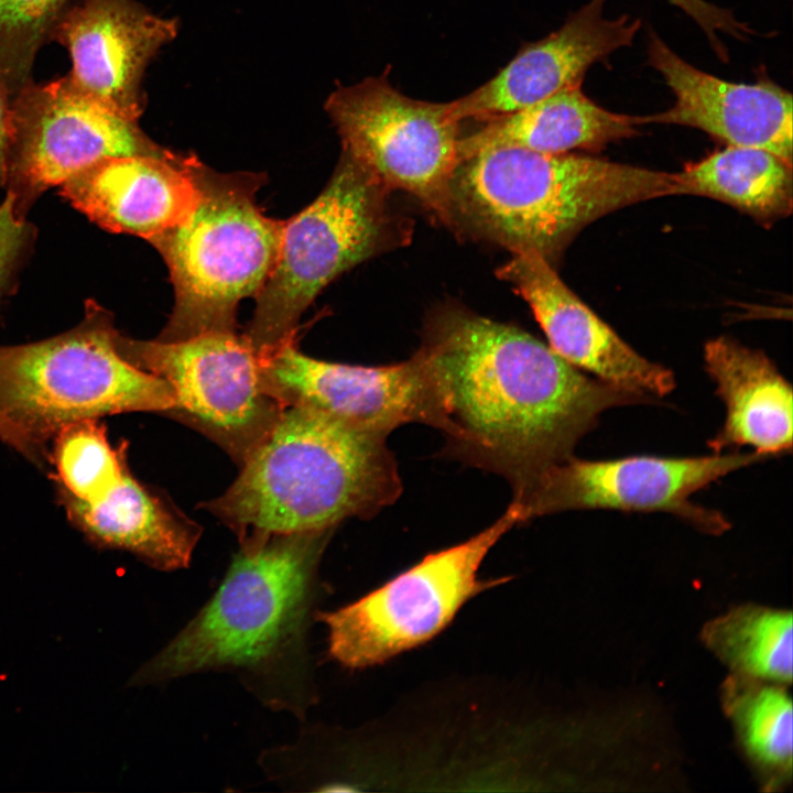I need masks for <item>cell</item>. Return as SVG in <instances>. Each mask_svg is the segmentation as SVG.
<instances>
[{"mask_svg":"<svg viewBox=\"0 0 793 793\" xmlns=\"http://www.w3.org/2000/svg\"><path fill=\"white\" fill-rule=\"evenodd\" d=\"M415 355L437 394L444 452L504 477L513 497L572 457L605 411L654 401L587 377L521 328L463 308L433 315Z\"/></svg>","mask_w":793,"mask_h":793,"instance_id":"1","label":"cell"},{"mask_svg":"<svg viewBox=\"0 0 793 793\" xmlns=\"http://www.w3.org/2000/svg\"><path fill=\"white\" fill-rule=\"evenodd\" d=\"M334 530L240 543L209 599L131 684L226 673L262 706L305 721L318 699L311 630L324 594L319 564Z\"/></svg>","mask_w":793,"mask_h":793,"instance_id":"2","label":"cell"},{"mask_svg":"<svg viewBox=\"0 0 793 793\" xmlns=\"http://www.w3.org/2000/svg\"><path fill=\"white\" fill-rule=\"evenodd\" d=\"M387 437L311 409L284 408L232 485L203 507L239 543L371 518L402 491Z\"/></svg>","mask_w":793,"mask_h":793,"instance_id":"3","label":"cell"},{"mask_svg":"<svg viewBox=\"0 0 793 793\" xmlns=\"http://www.w3.org/2000/svg\"><path fill=\"white\" fill-rule=\"evenodd\" d=\"M456 228L467 225L514 253L553 264L587 225L640 202L675 195V173L575 153L499 146L457 165Z\"/></svg>","mask_w":793,"mask_h":793,"instance_id":"4","label":"cell"},{"mask_svg":"<svg viewBox=\"0 0 793 793\" xmlns=\"http://www.w3.org/2000/svg\"><path fill=\"white\" fill-rule=\"evenodd\" d=\"M200 198L191 216L153 239L175 291L170 319L156 338L183 340L236 330L238 303L256 296L275 263L284 221L269 218L256 183L217 175L196 163Z\"/></svg>","mask_w":793,"mask_h":793,"instance_id":"5","label":"cell"},{"mask_svg":"<svg viewBox=\"0 0 793 793\" xmlns=\"http://www.w3.org/2000/svg\"><path fill=\"white\" fill-rule=\"evenodd\" d=\"M108 313L86 305L70 330L0 346V412L42 444L63 426L126 412L169 413L170 385L122 357Z\"/></svg>","mask_w":793,"mask_h":793,"instance_id":"6","label":"cell"},{"mask_svg":"<svg viewBox=\"0 0 793 793\" xmlns=\"http://www.w3.org/2000/svg\"><path fill=\"white\" fill-rule=\"evenodd\" d=\"M388 192L343 153L319 196L284 221L275 263L243 334L258 355L294 338L303 312L335 278L398 240Z\"/></svg>","mask_w":793,"mask_h":793,"instance_id":"7","label":"cell"},{"mask_svg":"<svg viewBox=\"0 0 793 793\" xmlns=\"http://www.w3.org/2000/svg\"><path fill=\"white\" fill-rule=\"evenodd\" d=\"M519 523V510L510 502L495 523L470 539L427 554L346 606L318 610L315 620L327 629L328 656L347 670H362L434 638L470 598L503 582L482 580L478 571Z\"/></svg>","mask_w":793,"mask_h":793,"instance_id":"8","label":"cell"},{"mask_svg":"<svg viewBox=\"0 0 793 793\" xmlns=\"http://www.w3.org/2000/svg\"><path fill=\"white\" fill-rule=\"evenodd\" d=\"M389 73L329 96L326 110L340 135L343 153L389 191L411 194L455 229L450 183L459 164L461 122L450 102L403 95L390 83Z\"/></svg>","mask_w":793,"mask_h":793,"instance_id":"9","label":"cell"},{"mask_svg":"<svg viewBox=\"0 0 793 793\" xmlns=\"http://www.w3.org/2000/svg\"><path fill=\"white\" fill-rule=\"evenodd\" d=\"M116 346L133 366L164 380L175 397L167 414L192 425L240 466L267 437L284 409L262 388L258 354L236 330L183 340H134Z\"/></svg>","mask_w":793,"mask_h":793,"instance_id":"10","label":"cell"},{"mask_svg":"<svg viewBox=\"0 0 793 793\" xmlns=\"http://www.w3.org/2000/svg\"><path fill=\"white\" fill-rule=\"evenodd\" d=\"M768 458L754 450L611 460L572 456L543 471L511 502L521 522L568 510L659 511L672 513L706 533L720 534L730 528L727 519L693 503L692 496L729 472Z\"/></svg>","mask_w":793,"mask_h":793,"instance_id":"11","label":"cell"},{"mask_svg":"<svg viewBox=\"0 0 793 793\" xmlns=\"http://www.w3.org/2000/svg\"><path fill=\"white\" fill-rule=\"evenodd\" d=\"M11 120L6 185L21 219L44 191L100 159L166 151L67 75L21 89L11 99Z\"/></svg>","mask_w":793,"mask_h":793,"instance_id":"12","label":"cell"},{"mask_svg":"<svg viewBox=\"0 0 793 793\" xmlns=\"http://www.w3.org/2000/svg\"><path fill=\"white\" fill-rule=\"evenodd\" d=\"M258 359L263 390L283 408L311 409L384 436L408 423L441 425L433 381L415 354L398 363L352 366L306 356L291 338Z\"/></svg>","mask_w":793,"mask_h":793,"instance_id":"13","label":"cell"},{"mask_svg":"<svg viewBox=\"0 0 793 793\" xmlns=\"http://www.w3.org/2000/svg\"><path fill=\"white\" fill-rule=\"evenodd\" d=\"M176 23L134 0H70L52 34L64 46L69 79L119 115L138 121L145 96L143 73L176 35Z\"/></svg>","mask_w":793,"mask_h":793,"instance_id":"14","label":"cell"},{"mask_svg":"<svg viewBox=\"0 0 793 793\" xmlns=\"http://www.w3.org/2000/svg\"><path fill=\"white\" fill-rule=\"evenodd\" d=\"M648 63L674 95L669 109L638 116L640 126L677 124L698 129L731 146L759 148L792 163V94L770 79L732 83L687 63L654 32Z\"/></svg>","mask_w":793,"mask_h":793,"instance_id":"15","label":"cell"},{"mask_svg":"<svg viewBox=\"0 0 793 793\" xmlns=\"http://www.w3.org/2000/svg\"><path fill=\"white\" fill-rule=\"evenodd\" d=\"M497 275L530 305L548 346L575 368L653 398L674 389L672 371L627 344L580 301L542 256L514 253Z\"/></svg>","mask_w":793,"mask_h":793,"instance_id":"16","label":"cell"},{"mask_svg":"<svg viewBox=\"0 0 793 793\" xmlns=\"http://www.w3.org/2000/svg\"><path fill=\"white\" fill-rule=\"evenodd\" d=\"M606 0H589L546 37L524 46L493 78L450 101L454 116L479 121L510 113L583 82L587 69L630 46L641 21L604 17Z\"/></svg>","mask_w":793,"mask_h":793,"instance_id":"17","label":"cell"},{"mask_svg":"<svg viewBox=\"0 0 793 793\" xmlns=\"http://www.w3.org/2000/svg\"><path fill=\"white\" fill-rule=\"evenodd\" d=\"M196 163L167 151L107 156L75 173L59 193L101 228L151 242L184 222L198 204Z\"/></svg>","mask_w":793,"mask_h":793,"instance_id":"18","label":"cell"},{"mask_svg":"<svg viewBox=\"0 0 793 793\" xmlns=\"http://www.w3.org/2000/svg\"><path fill=\"white\" fill-rule=\"evenodd\" d=\"M704 360L726 406L721 430L709 441L714 453L742 446L770 458L792 448V388L761 350L719 336L706 343Z\"/></svg>","mask_w":793,"mask_h":793,"instance_id":"19","label":"cell"},{"mask_svg":"<svg viewBox=\"0 0 793 793\" xmlns=\"http://www.w3.org/2000/svg\"><path fill=\"white\" fill-rule=\"evenodd\" d=\"M69 520L97 544L132 553L160 571L189 565L202 529L138 482L130 472L101 500L80 501L61 489Z\"/></svg>","mask_w":793,"mask_h":793,"instance_id":"20","label":"cell"},{"mask_svg":"<svg viewBox=\"0 0 793 793\" xmlns=\"http://www.w3.org/2000/svg\"><path fill=\"white\" fill-rule=\"evenodd\" d=\"M458 142L459 162L492 148L514 146L542 153L600 151L638 134V116L607 110L591 100L582 83L567 86L517 111L492 117Z\"/></svg>","mask_w":793,"mask_h":793,"instance_id":"21","label":"cell"},{"mask_svg":"<svg viewBox=\"0 0 793 793\" xmlns=\"http://www.w3.org/2000/svg\"><path fill=\"white\" fill-rule=\"evenodd\" d=\"M675 195L716 199L769 225L792 211V163L763 149L726 145L676 172Z\"/></svg>","mask_w":793,"mask_h":793,"instance_id":"22","label":"cell"},{"mask_svg":"<svg viewBox=\"0 0 793 793\" xmlns=\"http://www.w3.org/2000/svg\"><path fill=\"white\" fill-rule=\"evenodd\" d=\"M721 703L739 747L764 789L790 784L793 713L784 684L731 673L723 683Z\"/></svg>","mask_w":793,"mask_h":793,"instance_id":"23","label":"cell"},{"mask_svg":"<svg viewBox=\"0 0 793 793\" xmlns=\"http://www.w3.org/2000/svg\"><path fill=\"white\" fill-rule=\"evenodd\" d=\"M705 645L734 674L791 684L793 623L789 610L740 605L708 621Z\"/></svg>","mask_w":793,"mask_h":793,"instance_id":"24","label":"cell"},{"mask_svg":"<svg viewBox=\"0 0 793 793\" xmlns=\"http://www.w3.org/2000/svg\"><path fill=\"white\" fill-rule=\"evenodd\" d=\"M53 459L62 490L84 502L106 497L127 471L122 449L109 444L97 419L67 424L55 434Z\"/></svg>","mask_w":793,"mask_h":793,"instance_id":"25","label":"cell"},{"mask_svg":"<svg viewBox=\"0 0 793 793\" xmlns=\"http://www.w3.org/2000/svg\"><path fill=\"white\" fill-rule=\"evenodd\" d=\"M70 0H0V83L12 99L33 82L36 55Z\"/></svg>","mask_w":793,"mask_h":793,"instance_id":"26","label":"cell"},{"mask_svg":"<svg viewBox=\"0 0 793 793\" xmlns=\"http://www.w3.org/2000/svg\"><path fill=\"white\" fill-rule=\"evenodd\" d=\"M688 15L705 33L714 52L724 61L728 53L718 34L725 33L739 40L748 37L752 31L748 24L736 19L729 9L708 2L707 0H667Z\"/></svg>","mask_w":793,"mask_h":793,"instance_id":"27","label":"cell"},{"mask_svg":"<svg viewBox=\"0 0 793 793\" xmlns=\"http://www.w3.org/2000/svg\"><path fill=\"white\" fill-rule=\"evenodd\" d=\"M31 231L25 219L15 214L14 196L7 192L0 204V294L30 241Z\"/></svg>","mask_w":793,"mask_h":793,"instance_id":"28","label":"cell"},{"mask_svg":"<svg viewBox=\"0 0 793 793\" xmlns=\"http://www.w3.org/2000/svg\"><path fill=\"white\" fill-rule=\"evenodd\" d=\"M0 441L26 458L39 461L42 446L0 412Z\"/></svg>","mask_w":793,"mask_h":793,"instance_id":"29","label":"cell"},{"mask_svg":"<svg viewBox=\"0 0 793 793\" xmlns=\"http://www.w3.org/2000/svg\"><path fill=\"white\" fill-rule=\"evenodd\" d=\"M11 138V99L0 83V186L6 185Z\"/></svg>","mask_w":793,"mask_h":793,"instance_id":"30","label":"cell"}]
</instances>
